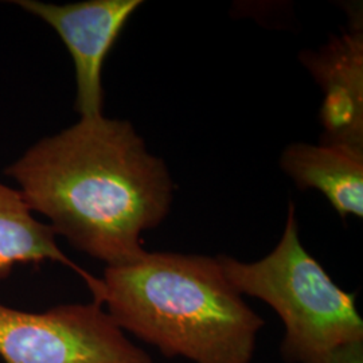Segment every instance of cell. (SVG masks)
<instances>
[{"label": "cell", "instance_id": "1", "mask_svg": "<svg viewBox=\"0 0 363 363\" xmlns=\"http://www.w3.org/2000/svg\"><path fill=\"white\" fill-rule=\"evenodd\" d=\"M4 174L55 235L106 267L143 256L142 235L167 217L175 190L130 121L104 115L42 138Z\"/></svg>", "mask_w": 363, "mask_h": 363}, {"label": "cell", "instance_id": "2", "mask_svg": "<svg viewBox=\"0 0 363 363\" xmlns=\"http://www.w3.org/2000/svg\"><path fill=\"white\" fill-rule=\"evenodd\" d=\"M88 288L124 333L193 363L252 362L264 327L217 256L145 252Z\"/></svg>", "mask_w": 363, "mask_h": 363}, {"label": "cell", "instance_id": "3", "mask_svg": "<svg viewBox=\"0 0 363 363\" xmlns=\"http://www.w3.org/2000/svg\"><path fill=\"white\" fill-rule=\"evenodd\" d=\"M234 289L259 298L280 316L288 363H328L337 351L363 343L357 298L337 286L298 238L294 202L279 244L264 259L244 262L217 256Z\"/></svg>", "mask_w": 363, "mask_h": 363}, {"label": "cell", "instance_id": "4", "mask_svg": "<svg viewBox=\"0 0 363 363\" xmlns=\"http://www.w3.org/2000/svg\"><path fill=\"white\" fill-rule=\"evenodd\" d=\"M0 357L4 363H154L96 301L43 312L0 303Z\"/></svg>", "mask_w": 363, "mask_h": 363}, {"label": "cell", "instance_id": "5", "mask_svg": "<svg viewBox=\"0 0 363 363\" xmlns=\"http://www.w3.org/2000/svg\"><path fill=\"white\" fill-rule=\"evenodd\" d=\"M13 4L46 22L62 39L76 72L74 108L79 117L103 116V66L142 0H85L52 4L13 0Z\"/></svg>", "mask_w": 363, "mask_h": 363}, {"label": "cell", "instance_id": "6", "mask_svg": "<svg viewBox=\"0 0 363 363\" xmlns=\"http://www.w3.org/2000/svg\"><path fill=\"white\" fill-rule=\"evenodd\" d=\"M300 62L325 93L320 142L363 148L362 15H354L349 30L319 50L301 52Z\"/></svg>", "mask_w": 363, "mask_h": 363}, {"label": "cell", "instance_id": "7", "mask_svg": "<svg viewBox=\"0 0 363 363\" xmlns=\"http://www.w3.org/2000/svg\"><path fill=\"white\" fill-rule=\"evenodd\" d=\"M280 166L298 190L320 191L342 220L363 217V148L343 144H289Z\"/></svg>", "mask_w": 363, "mask_h": 363}, {"label": "cell", "instance_id": "8", "mask_svg": "<svg viewBox=\"0 0 363 363\" xmlns=\"http://www.w3.org/2000/svg\"><path fill=\"white\" fill-rule=\"evenodd\" d=\"M45 261L72 268L86 286L94 279L66 257L50 225L33 216L21 191L0 182V280L7 279L19 264L39 265Z\"/></svg>", "mask_w": 363, "mask_h": 363}, {"label": "cell", "instance_id": "9", "mask_svg": "<svg viewBox=\"0 0 363 363\" xmlns=\"http://www.w3.org/2000/svg\"><path fill=\"white\" fill-rule=\"evenodd\" d=\"M328 363H363V343H355L337 351Z\"/></svg>", "mask_w": 363, "mask_h": 363}]
</instances>
